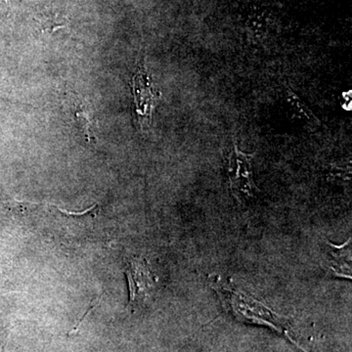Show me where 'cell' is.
<instances>
[{
    "label": "cell",
    "mask_w": 352,
    "mask_h": 352,
    "mask_svg": "<svg viewBox=\"0 0 352 352\" xmlns=\"http://www.w3.org/2000/svg\"><path fill=\"white\" fill-rule=\"evenodd\" d=\"M4 0H0V9H1V4H2V2H3Z\"/></svg>",
    "instance_id": "obj_8"
},
{
    "label": "cell",
    "mask_w": 352,
    "mask_h": 352,
    "mask_svg": "<svg viewBox=\"0 0 352 352\" xmlns=\"http://www.w3.org/2000/svg\"><path fill=\"white\" fill-rule=\"evenodd\" d=\"M124 272L129 281V307L135 310L151 298L156 289L157 280L149 264L140 256L126 258Z\"/></svg>",
    "instance_id": "obj_4"
},
{
    "label": "cell",
    "mask_w": 352,
    "mask_h": 352,
    "mask_svg": "<svg viewBox=\"0 0 352 352\" xmlns=\"http://www.w3.org/2000/svg\"><path fill=\"white\" fill-rule=\"evenodd\" d=\"M135 115L141 131H149L152 124L153 112L161 99V92L155 87L152 76L148 72L145 57L139 60L131 80Z\"/></svg>",
    "instance_id": "obj_2"
},
{
    "label": "cell",
    "mask_w": 352,
    "mask_h": 352,
    "mask_svg": "<svg viewBox=\"0 0 352 352\" xmlns=\"http://www.w3.org/2000/svg\"><path fill=\"white\" fill-rule=\"evenodd\" d=\"M254 154L242 152L234 143L228 157L229 189L239 204L249 201L258 192L252 175V159Z\"/></svg>",
    "instance_id": "obj_3"
},
{
    "label": "cell",
    "mask_w": 352,
    "mask_h": 352,
    "mask_svg": "<svg viewBox=\"0 0 352 352\" xmlns=\"http://www.w3.org/2000/svg\"><path fill=\"white\" fill-rule=\"evenodd\" d=\"M68 103L74 113V118L82 135L85 136L87 143L95 142V119L91 109L80 97L75 94H69Z\"/></svg>",
    "instance_id": "obj_6"
},
{
    "label": "cell",
    "mask_w": 352,
    "mask_h": 352,
    "mask_svg": "<svg viewBox=\"0 0 352 352\" xmlns=\"http://www.w3.org/2000/svg\"><path fill=\"white\" fill-rule=\"evenodd\" d=\"M38 25H41V32H52L58 29L66 28L68 25V20L66 17H61L57 13H43L39 15L36 19Z\"/></svg>",
    "instance_id": "obj_7"
},
{
    "label": "cell",
    "mask_w": 352,
    "mask_h": 352,
    "mask_svg": "<svg viewBox=\"0 0 352 352\" xmlns=\"http://www.w3.org/2000/svg\"><path fill=\"white\" fill-rule=\"evenodd\" d=\"M351 239H349L344 245H336L327 241L330 250L325 261L322 263V267L325 268L333 276L351 279Z\"/></svg>",
    "instance_id": "obj_5"
},
{
    "label": "cell",
    "mask_w": 352,
    "mask_h": 352,
    "mask_svg": "<svg viewBox=\"0 0 352 352\" xmlns=\"http://www.w3.org/2000/svg\"><path fill=\"white\" fill-rule=\"evenodd\" d=\"M212 288L217 292L226 311L230 312L238 321L265 326L282 333L296 346L307 352L300 346L294 337V331L288 318L271 310L256 298L238 291L232 284L226 283L219 277L212 282Z\"/></svg>",
    "instance_id": "obj_1"
}]
</instances>
